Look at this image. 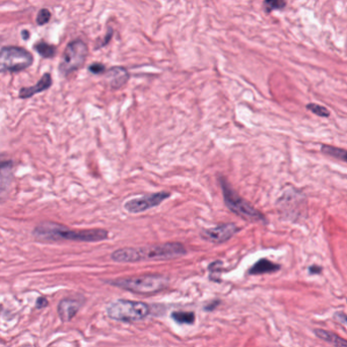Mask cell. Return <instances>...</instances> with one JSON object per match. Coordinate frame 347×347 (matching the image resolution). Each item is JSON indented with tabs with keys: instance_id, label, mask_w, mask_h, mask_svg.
Masks as SVG:
<instances>
[{
	"instance_id": "obj_16",
	"label": "cell",
	"mask_w": 347,
	"mask_h": 347,
	"mask_svg": "<svg viewBox=\"0 0 347 347\" xmlns=\"http://www.w3.org/2000/svg\"><path fill=\"white\" fill-rule=\"evenodd\" d=\"M322 153L326 156L333 157L337 160L347 163V151L343 150V148H339V147L331 146V145H323Z\"/></svg>"
},
{
	"instance_id": "obj_4",
	"label": "cell",
	"mask_w": 347,
	"mask_h": 347,
	"mask_svg": "<svg viewBox=\"0 0 347 347\" xmlns=\"http://www.w3.org/2000/svg\"><path fill=\"white\" fill-rule=\"evenodd\" d=\"M220 186L224 203L227 208L244 219L251 221H266L264 215L254 208L249 202L240 196L223 178L220 179Z\"/></svg>"
},
{
	"instance_id": "obj_17",
	"label": "cell",
	"mask_w": 347,
	"mask_h": 347,
	"mask_svg": "<svg viewBox=\"0 0 347 347\" xmlns=\"http://www.w3.org/2000/svg\"><path fill=\"white\" fill-rule=\"evenodd\" d=\"M172 318L179 324L190 325L195 321V315L192 312H175L172 314Z\"/></svg>"
},
{
	"instance_id": "obj_24",
	"label": "cell",
	"mask_w": 347,
	"mask_h": 347,
	"mask_svg": "<svg viewBox=\"0 0 347 347\" xmlns=\"http://www.w3.org/2000/svg\"><path fill=\"white\" fill-rule=\"evenodd\" d=\"M335 318H336L339 322H341V323L347 325V316H346L344 313H341V312L336 313V314H335Z\"/></svg>"
},
{
	"instance_id": "obj_15",
	"label": "cell",
	"mask_w": 347,
	"mask_h": 347,
	"mask_svg": "<svg viewBox=\"0 0 347 347\" xmlns=\"http://www.w3.org/2000/svg\"><path fill=\"white\" fill-rule=\"evenodd\" d=\"M34 48L43 58H53L57 53V49L55 46L43 41L36 43Z\"/></svg>"
},
{
	"instance_id": "obj_23",
	"label": "cell",
	"mask_w": 347,
	"mask_h": 347,
	"mask_svg": "<svg viewBox=\"0 0 347 347\" xmlns=\"http://www.w3.org/2000/svg\"><path fill=\"white\" fill-rule=\"evenodd\" d=\"M36 306L38 309H43V308L48 306V301L45 299V297H39Z\"/></svg>"
},
{
	"instance_id": "obj_10",
	"label": "cell",
	"mask_w": 347,
	"mask_h": 347,
	"mask_svg": "<svg viewBox=\"0 0 347 347\" xmlns=\"http://www.w3.org/2000/svg\"><path fill=\"white\" fill-rule=\"evenodd\" d=\"M82 306V301L76 299H64L58 305V314L63 322L74 318Z\"/></svg>"
},
{
	"instance_id": "obj_14",
	"label": "cell",
	"mask_w": 347,
	"mask_h": 347,
	"mask_svg": "<svg viewBox=\"0 0 347 347\" xmlns=\"http://www.w3.org/2000/svg\"><path fill=\"white\" fill-rule=\"evenodd\" d=\"M314 332L317 337L328 342L334 347H347V340L338 336L337 334L333 332L323 330V329H316Z\"/></svg>"
},
{
	"instance_id": "obj_21",
	"label": "cell",
	"mask_w": 347,
	"mask_h": 347,
	"mask_svg": "<svg viewBox=\"0 0 347 347\" xmlns=\"http://www.w3.org/2000/svg\"><path fill=\"white\" fill-rule=\"evenodd\" d=\"M14 164L11 161H0V176H9L12 174Z\"/></svg>"
},
{
	"instance_id": "obj_1",
	"label": "cell",
	"mask_w": 347,
	"mask_h": 347,
	"mask_svg": "<svg viewBox=\"0 0 347 347\" xmlns=\"http://www.w3.org/2000/svg\"><path fill=\"white\" fill-rule=\"evenodd\" d=\"M180 243H164L139 248H123L112 254V259L119 263H134L148 260H172L186 254Z\"/></svg>"
},
{
	"instance_id": "obj_12",
	"label": "cell",
	"mask_w": 347,
	"mask_h": 347,
	"mask_svg": "<svg viewBox=\"0 0 347 347\" xmlns=\"http://www.w3.org/2000/svg\"><path fill=\"white\" fill-rule=\"evenodd\" d=\"M106 79L111 87L120 88L128 81L129 73L124 67H112L106 72Z\"/></svg>"
},
{
	"instance_id": "obj_5",
	"label": "cell",
	"mask_w": 347,
	"mask_h": 347,
	"mask_svg": "<svg viewBox=\"0 0 347 347\" xmlns=\"http://www.w3.org/2000/svg\"><path fill=\"white\" fill-rule=\"evenodd\" d=\"M150 310V306L142 302L118 300L109 305L107 313L112 320L133 323L145 319Z\"/></svg>"
},
{
	"instance_id": "obj_7",
	"label": "cell",
	"mask_w": 347,
	"mask_h": 347,
	"mask_svg": "<svg viewBox=\"0 0 347 347\" xmlns=\"http://www.w3.org/2000/svg\"><path fill=\"white\" fill-rule=\"evenodd\" d=\"M88 54L87 45L81 40L70 42L64 50L60 61L59 70L62 75L67 76L81 68Z\"/></svg>"
},
{
	"instance_id": "obj_26",
	"label": "cell",
	"mask_w": 347,
	"mask_h": 347,
	"mask_svg": "<svg viewBox=\"0 0 347 347\" xmlns=\"http://www.w3.org/2000/svg\"><path fill=\"white\" fill-rule=\"evenodd\" d=\"M22 36H23V38H24V40H28L29 38H30V33L27 31V30H25V31H23V33H22Z\"/></svg>"
},
{
	"instance_id": "obj_3",
	"label": "cell",
	"mask_w": 347,
	"mask_h": 347,
	"mask_svg": "<svg viewBox=\"0 0 347 347\" xmlns=\"http://www.w3.org/2000/svg\"><path fill=\"white\" fill-rule=\"evenodd\" d=\"M111 285L139 294H153L168 287L169 278L161 274H150L118 278L108 281Z\"/></svg>"
},
{
	"instance_id": "obj_13",
	"label": "cell",
	"mask_w": 347,
	"mask_h": 347,
	"mask_svg": "<svg viewBox=\"0 0 347 347\" xmlns=\"http://www.w3.org/2000/svg\"><path fill=\"white\" fill-rule=\"evenodd\" d=\"M280 269V265L273 263L267 259H261L257 261L249 270V273L252 275H260L266 273H273Z\"/></svg>"
},
{
	"instance_id": "obj_25",
	"label": "cell",
	"mask_w": 347,
	"mask_h": 347,
	"mask_svg": "<svg viewBox=\"0 0 347 347\" xmlns=\"http://www.w3.org/2000/svg\"><path fill=\"white\" fill-rule=\"evenodd\" d=\"M309 271L311 274H319L322 272V268L320 266H317V265H313L309 268Z\"/></svg>"
},
{
	"instance_id": "obj_6",
	"label": "cell",
	"mask_w": 347,
	"mask_h": 347,
	"mask_svg": "<svg viewBox=\"0 0 347 347\" xmlns=\"http://www.w3.org/2000/svg\"><path fill=\"white\" fill-rule=\"evenodd\" d=\"M34 62L33 55L25 48L7 46L0 49V72H19Z\"/></svg>"
},
{
	"instance_id": "obj_19",
	"label": "cell",
	"mask_w": 347,
	"mask_h": 347,
	"mask_svg": "<svg viewBox=\"0 0 347 347\" xmlns=\"http://www.w3.org/2000/svg\"><path fill=\"white\" fill-rule=\"evenodd\" d=\"M307 109L309 111H311L312 113L316 114L317 116H320V117H329L330 116V112L328 111V109L323 107V106H320L318 104H308Z\"/></svg>"
},
{
	"instance_id": "obj_18",
	"label": "cell",
	"mask_w": 347,
	"mask_h": 347,
	"mask_svg": "<svg viewBox=\"0 0 347 347\" xmlns=\"http://www.w3.org/2000/svg\"><path fill=\"white\" fill-rule=\"evenodd\" d=\"M286 6L285 0H265L264 7L267 12L282 10Z\"/></svg>"
},
{
	"instance_id": "obj_9",
	"label": "cell",
	"mask_w": 347,
	"mask_h": 347,
	"mask_svg": "<svg viewBox=\"0 0 347 347\" xmlns=\"http://www.w3.org/2000/svg\"><path fill=\"white\" fill-rule=\"evenodd\" d=\"M240 228L235 223H224L215 227L206 228L201 232V237L210 243L221 244L233 238Z\"/></svg>"
},
{
	"instance_id": "obj_20",
	"label": "cell",
	"mask_w": 347,
	"mask_h": 347,
	"mask_svg": "<svg viewBox=\"0 0 347 347\" xmlns=\"http://www.w3.org/2000/svg\"><path fill=\"white\" fill-rule=\"evenodd\" d=\"M51 20V13L47 9H42L37 16V25L38 26H44L49 23V21Z\"/></svg>"
},
{
	"instance_id": "obj_22",
	"label": "cell",
	"mask_w": 347,
	"mask_h": 347,
	"mask_svg": "<svg viewBox=\"0 0 347 347\" xmlns=\"http://www.w3.org/2000/svg\"><path fill=\"white\" fill-rule=\"evenodd\" d=\"M88 70L93 74H102L106 71V67L101 63H93L88 67Z\"/></svg>"
},
{
	"instance_id": "obj_11",
	"label": "cell",
	"mask_w": 347,
	"mask_h": 347,
	"mask_svg": "<svg viewBox=\"0 0 347 347\" xmlns=\"http://www.w3.org/2000/svg\"><path fill=\"white\" fill-rule=\"evenodd\" d=\"M52 85V77L50 73H45L41 79L33 86L23 87L20 90V97L21 98H29L34 96L37 93H40L44 90H47Z\"/></svg>"
},
{
	"instance_id": "obj_8",
	"label": "cell",
	"mask_w": 347,
	"mask_h": 347,
	"mask_svg": "<svg viewBox=\"0 0 347 347\" xmlns=\"http://www.w3.org/2000/svg\"><path fill=\"white\" fill-rule=\"evenodd\" d=\"M170 197V193L162 191L154 194H148L139 198H134L127 201L124 204V208L130 213H139L144 212L148 209L159 206L164 202L167 198Z\"/></svg>"
},
{
	"instance_id": "obj_2",
	"label": "cell",
	"mask_w": 347,
	"mask_h": 347,
	"mask_svg": "<svg viewBox=\"0 0 347 347\" xmlns=\"http://www.w3.org/2000/svg\"><path fill=\"white\" fill-rule=\"evenodd\" d=\"M34 236L45 241H73V242H100L107 240L108 232L105 229L73 230L55 222H42L34 229Z\"/></svg>"
}]
</instances>
